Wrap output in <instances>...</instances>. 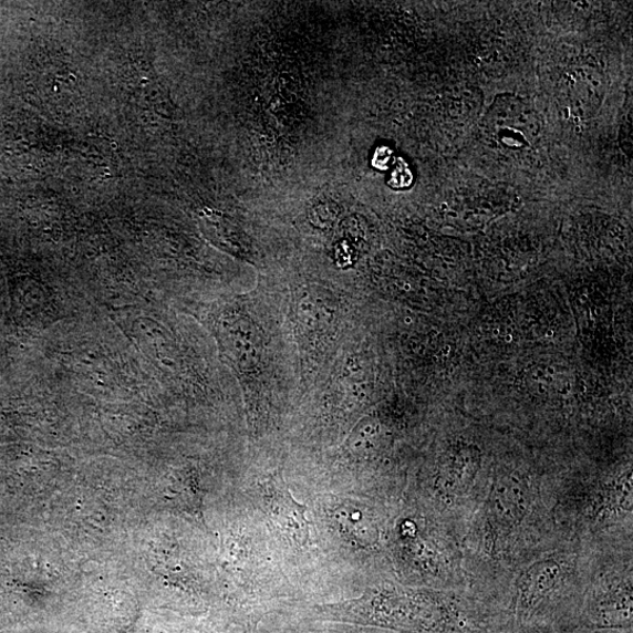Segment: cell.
Returning a JSON list of instances; mask_svg holds the SVG:
<instances>
[{
    "label": "cell",
    "mask_w": 633,
    "mask_h": 633,
    "mask_svg": "<svg viewBox=\"0 0 633 633\" xmlns=\"http://www.w3.org/2000/svg\"><path fill=\"white\" fill-rule=\"evenodd\" d=\"M560 567L552 561L532 565L525 572L519 583L517 609L519 616L527 618L541 604L548 593L556 587L560 575Z\"/></svg>",
    "instance_id": "7a4b0ae2"
},
{
    "label": "cell",
    "mask_w": 633,
    "mask_h": 633,
    "mask_svg": "<svg viewBox=\"0 0 633 633\" xmlns=\"http://www.w3.org/2000/svg\"><path fill=\"white\" fill-rule=\"evenodd\" d=\"M263 491L264 507L271 522L292 543L308 548L311 544L308 506L293 498L283 477L272 478L263 485Z\"/></svg>",
    "instance_id": "6da1fadb"
},
{
    "label": "cell",
    "mask_w": 633,
    "mask_h": 633,
    "mask_svg": "<svg viewBox=\"0 0 633 633\" xmlns=\"http://www.w3.org/2000/svg\"><path fill=\"white\" fill-rule=\"evenodd\" d=\"M494 111V126L508 145L522 146L537 134V124L531 122L532 117L519 102L513 104L511 110L497 106Z\"/></svg>",
    "instance_id": "3957f363"
}]
</instances>
